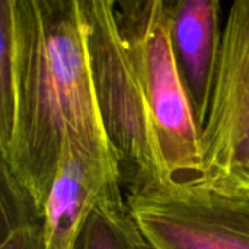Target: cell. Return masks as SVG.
Listing matches in <instances>:
<instances>
[{
  "label": "cell",
  "instance_id": "cell-1",
  "mask_svg": "<svg viewBox=\"0 0 249 249\" xmlns=\"http://www.w3.org/2000/svg\"><path fill=\"white\" fill-rule=\"evenodd\" d=\"M15 108L3 162L42 213L70 144L118 166L89 70L80 0H9Z\"/></svg>",
  "mask_w": 249,
  "mask_h": 249
},
{
  "label": "cell",
  "instance_id": "cell-2",
  "mask_svg": "<svg viewBox=\"0 0 249 249\" xmlns=\"http://www.w3.org/2000/svg\"><path fill=\"white\" fill-rule=\"evenodd\" d=\"M115 0H80L95 99L127 197L169 187L149 104L124 44Z\"/></svg>",
  "mask_w": 249,
  "mask_h": 249
},
{
  "label": "cell",
  "instance_id": "cell-3",
  "mask_svg": "<svg viewBox=\"0 0 249 249\" xmlns=\"http://www.w3.org/2000/svg\"><path fill=\"white\" fill-rule=\"evenodd\" d=\"M115 15L150 108L168 185H204L203 130L174 57L166 0H120Z\"/></svg>",
  "mask_w": 249,
  "mask_h": 249
},
{
  "label": "cell",
  "instance_id": "cell-4",
  "mask_svg": "<svg viewBox=\"0 0 249 249\" xmlns=\"http://www.w3.org/2000/svg\"><path fill=\"white\" fill-rule=\"evenodd\" d=\"M204 185L249 190V0L232 4L201 131Z\"/></svg>",
  "mask_w": 249,
  "mask_h": 249
},
{
  "label": "cell",
  "instance_id": "cell-5",
  "mask_svg": "<svg viewBox=\"0 0 249 249\" xmlns=\"http://www.w3.org/2000/svg\"><path fill=\"white\" fill-rule=\"evenodd\" d=\"M127 206L153 249H249V190L165 187Z\"/></svg>",
  "mask_w": 249,
  "mask_h": 249
},
{
  "label": "cell",
  "instance_id": "cell-6",
  "mask_svg": "<svg viewBox=\"0 0 249 249\" xmlns=\"http://www.w3.org/2000/svg\"><path fill=\"white\" fill-rule=\"evenodd\" d=\"M104 200H124L120 169L70 144L45 200L44 249H73L82 226Z\"/></svg>",
  "mask_w": 249,
  "mask_h": 249
},
{
  "label": "cell",
  "instance_id": "cell-7",
  "mask_svg": "<svg viewBox=\"0 0 249 249\" xmlns=\"http://www.w3.org/2000/svg\"><path fill=\"white\" fill-rule=\"evenodd\" d=\"M174 57L201 130L219 64L223 31L219 0H166Z\"/></svg>",
  "mask_w": 249,
  "mask_h": 249
},
{
  "label": "cell",
  "instance_id": "cell-8",
  "mask_svg": "<svg viewBox=\"0 0 249 249\" xmlns=\"http://www.w3.org/2000/svg\"><path fill=\"white\" fill-rule=\"evenodd\" d=\"M0 249H44L41 213L3 162H0Z\"/></svg>",
  "mask_w": 249,
  "mask_h": 249
},
{
  "label": "cell",
  "instance_id": "cell-9",
  "mask_svg": "<svg viewBox=\"0 0 249 249\" xmlns=\"http://www.w3.org/2000/svg\"><path fill=\"white\" fill-rule=\"evenodd\" d=\"M73 249H153L130 214L127 200H104L82 226Z\"/></svg>",
  "mask_w": 249,
  "mask_h": 249
},
{
  "label": "cell",
  "instance_id": "cell-10",
  "mask_svg": "<svg viewBox=\"0 0 249 249\" xmlns=\"http://www.w3.org/2000/svg\"><path fill=\"white\" fill-rule=\"evenodd\" d=\"M15 108V58L9 0H0V149L9 142Z\"/></svg>",
  "mask_w": 249,
  "mask_h": 249
}]
</instances>
